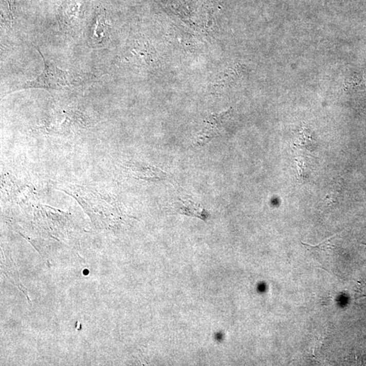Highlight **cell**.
<instances>
[{
	"label": "cell",
	"instance_id": "obj_6",
	"mask_svg": "<svg viewBox=\"0 0 366 366\" xmlns=\"http://www.w3.org/2000/svg\"><path fill=\"white\" fill-rule=\"evenodd\" d=\"M312 140L310 138V136L306 135L304 132H302L299 135V138L297 137V143H295V146L298 147V148H309L310 147H312Z\"/></svg>",
	"mask_w": 366,
	"mask_h": 366
},
{
	"label": "cell",
	"instance_id": "obj_2",
	"mask_svg": "<svg viewBox=\"0 0 366 366\" xmlns=\"http://www.w3.org/2000/svg\"><path fill=\"white\" fill-rule=\"evenodd\" d=\"M127 169L134 178L150 182H161L168 178V174L159 168L144 163L131 162L127 163Z\"/></svg>",
	"mask_w": 366,
	"mask_h": 366
},
{
	"label": "cell",
	"instance_id": "obj_5",
	"mask_svg": "<svg viewBox=\"0 0 366 366\" xmlns=\"http://www.w3.org/2000/svg\"><path fill=\"white\" fill-rule=\"evenodd\" d=\"M107 19L105 11L99 9L97 12L93 30V37L95 42H101V40L107 37Z\"/></svg>",
	"mask_w": 366,
	"mask_h": 366
},
{
	"label": "cell",
	"instance_id": "obj_4",
	"mask_svg": "<svg viewBox=\"0 0 366 366\" xmlns=\"http://www.w3.org/2000/svg\"><path fill=\"white\" fill-rule=\"evenodd\" d=\"M83 3L81 0H67L61 12V20L64 25L73 27L82 14Z\"/></svg>",
	"mask_w": 366,
	"mask_h": 366
},
{
	"label": "cell",
	"instance_id": "obj_3",
	"mask_svg": "<svg viewBox=\"0 0 366 366\" xmlns=\"http://www.w3.org/2000/svg\"><path fill=\"white\" fill-rule=\"evenodd\" d=\"M172 211L176 214L196 217L206 221L208 218V212L199 204L189 199H178L172 204Z\"/></svg>",
	"mask_w": 366,
	"mask_h": 366
},
{
	"label": "cell",
	"instance_id": "obj_7",
	"mask_svg": "<svg viewBox=\"0 0 366 366\" xmlns=\"http://www.w3.org/2000/svg\"><path fill=\"white\" fill-rule=\"evenodd\" d=\"M365 297L366 283L365 282H357V286L354 293L355 299H359Z\"/></svg>",
	"mask_w": 366,
	"mask_h": 366
},
{
	"label": "cell",
	"instance_id": "obj_1",
	"mask_svg": "<svg viewBox=\"0 0 366 366\" xmlns=\"http://www.w3.org/2000/svg\"><path fill=\"white\" fill-rule=\"evenodd\" d=\"M38 52L41 54L44 61L45 68L43 73L38 76L35 80L27 82L19 89L28 88H44V89H61L67 87L79 86L83 84L89 76L86 78L85 75L64 71L56 67L52 63L46 60L41 51L38 49Z\"/></svg>",
	"mask_w": 366,
	"mask_h": 366
}]
</instances>
